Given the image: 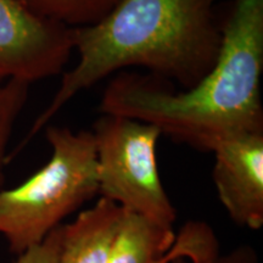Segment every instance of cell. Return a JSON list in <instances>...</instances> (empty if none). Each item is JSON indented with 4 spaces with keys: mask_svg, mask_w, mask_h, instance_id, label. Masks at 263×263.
<instances>
[{
    "mask_svg": "<svg viewBox=\"0 0 263 263\" xmlns=\"http://www.w3.org/2000/svg\"><path fill=\"white\" fill-rule=\"evenodd\" d=\"M91 133L101 197L173 228L177 211L163 188L156 162V145L162 136L159 128L134 118L103 114Z\"/></svg>",
    "mask_w": 263,
    "mask_h": 263,
    "instance_id": "277c9868",
    "label": "cell"
},
{
    "mask_svg": "<svg viewBox=\"0 0 263 263\" xmlns=\"http://www.w3.org/2000/svg\"><path fill=\"white\" fill-rule=\"evenodd\" d=\"M221 31L216 64L193 88L177 91L156 76L122 72L105 89L101 112L154 124L202 151L228 138L263 133V0H232Z\"/></svg>",
    "mask_w": 263,
    "mask_h": 263,
    "instance_id": "6da1fadb",
    "label": "cell"
},
{
    "mask_svg": "<svg viewBox=\"0 0 263 263\" xmlns=\"http://www.w3.org/2000/svg\"><path fill=\"white\" fill-rule=\"evenodd\" d=\"M59 228V227H58ZM55 228L41 244L18 255L15 263H55L59 246V229Z\"/></svg>",
    "mask_w": 263,
    "mask_h": 263,
    "instance_id": "7c38bea8",
    "label": "cell"
},
{
    "mask_svg": "<svg viewBox=\"0 0 263 263\" xmlns=\"http://www.w3.org/2000/svg\"><path fill=\"white\" fill-rule=\"evenodd\" d=\"M29 85L31 84L15 80L0 85V183L3 179L6 147L16 120L28 99Z\"/></svg>",
    "mask_w": 263,
    "mask_h": 263,
    "instance_id": "30bf717a",
    "label": "cell"
},
{
    "mask_svg": "<svg viewBox=\"0 0 263 263\" xmlns=\"http://www.w3.org/2000/svg\"><path fill=\"white\" fill-rule=\"evenodd\" d=\"M32 12L71 28L88 27L106 17L122 0H18Z\"/></svg>",
    "mask_w": 263,
    "mask_h": 263,
    "instance_id": "9c48e42d",
    "label": "cell"
},
{
    "mask_svg": "<svg viewBox=\"0 0 263 263\" xmlns=\"http://www.w3.org/2000/svg\"><path fill=\"white\" fill-rule=\"evenodd\" d=\"M215 154L213 183L230 219L258 230L263 226V133L228 138Z\"/></svg>",
    "mask_w": 263,
    "mask_h": 263,
    "instance_id": "8992f818",
    "label": "cell"
},
{
    "mask_svg": "<svg viewBox=\"0 0 263 263\" xmlns=\"http://www.w3.org/2000/svg\"><path fill=\"white\" fill-rule=\"evenodd\" d=\"M197 235L192 227L184 224L178 233H176V242L173 248L164 257L155 263H171L178 257H188L195 249Z\"/></svg>",
    "mask_w": 263,
    "mask_h": 263,
    "instance_id": "4fadbf2b",
    "label": "cell"
},
{
    "mask_svg": "<svg viewBox=\"0 0 263 263\" xmlns=\"http://www.w3.org/2000/svg\"><path fill=\"white\" fill-rule=\"evenodd\" d=\"M45 133L50 160L18 186L0 192V234L16 255L41 244L99 194L93 133L55 126Z\"/></svg>",
    "mask_w": 263,
    "mask_h": 263,
    "instance_id": "3957f363",
    "label": "cell"
},
{
    "mask_svg": "<svg viewBox=\"0 0 263 263\" xmlns=\"http://www.w3.org/2000/svg\"><path fill=\"white\" fill-rule=\"evenodd\" d=\"M124 209L100 197L68 224L59 226L55 263H108Z\"/></svg>",
    "mask_w": 263,
    "mask_h": 263,
    "instance_id": "52a82bcc",
    "label": "cell"
},
{
    "mask_svg": "<svg viewBox=\"0 0 263 263\" xmlns=\"http://www.w3.org/2000/svg\"><path fill=\"white\" fill-rule=\"evenodd\" d=\"M171 263H259L258 255L251 246H239L222 254L217 235H213L189 257H178Z\"/></svg>",
    "mask_w": 263,
    "mask_h": 263,
    "instance_id": "8fae6325",
    "label": "cell"
},
{
    "mask_svg": "<svg viewBox=\"0 0 263 263\" xmlns=\"http://www.w3.org/2000/svg\"><path fill=\"white\" fill-rule=\"evenodd\" d=\"M218 0H122L98 24L73 28L78 62L62 76L25 143L82 90L127 67H143L186 90L216 64L222 44ZM24 143V144H25Z\"/></svg>",
    "mask_w": 263,
    "mask_h": 263,
    "instance_id": "7a4b0ae2",
    "label": "cell"
},
{
    "mask_svg": "<svg viewBox=\"0 0 263 263\" xmlns=\"http://www.w3.org/2000/svg\"><path fill=\"white\" fill-rule=\"evenodd\" d=\"M73 50V28L0 0V81L31 84L60 74Z\"/></svg>",
    "mask_w": 263,
    "mask_h": 263,
    "instance_id": "5b68a950",
    "label": "cell"
},
{
    "mask_svg": "<svg viewBox=\"0 0 263 263\" xmlns=\"http://www.w3.org/2000/svg\"><path fill=\"white\" fill-rule=\"evenodd\" d=\"M173 228L124 209L108 263H155L172 250Z\"/></svg>",
    "mask_w": 263,
    "mask_h": 263,
    "instance_id": "ba28073f",
    "label": "cell"
}]
</instances>
